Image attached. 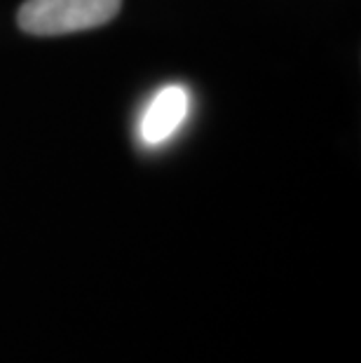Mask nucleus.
<instances>
[{"label": "nucleus", "instance_id": "nucleus-1", "mask_svg": "<svg viewBox=\"0 0 361 363\" xmlns=\"http://www.w3.org/2000/svg\"><path fill=\"white\" fill-rule=\"evenodd\" d=\"M120 7L122 0H26L17 19L30 35H66L109 24Z\"/></svg>", "mask_w": 361, "mask_h": 363}, {"label": "nucleus", "instance_id": "nucleus-2", "mask_svg": "<svg viewBox=\"0 0 361 363\" xmlns=\"http://www.w3.org/2000/svg\"><path fill=\"white\" fill-rule=\"evenodd\" d=\"M190 108L188 89L181 84H169L160 89L157 96L152 99L148 111L141 120V136L148 145L165 143L176 129L183 125Z\"/></svg>", "mask_w": 361, "mask_h": 363}]
</instances>
